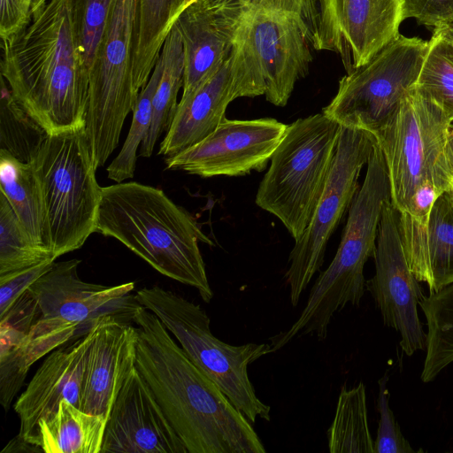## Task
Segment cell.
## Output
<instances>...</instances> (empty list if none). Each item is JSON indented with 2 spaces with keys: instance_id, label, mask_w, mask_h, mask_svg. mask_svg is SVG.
Wrapping results in <instances>:
<instances>
[{
  "instance_id": "43",
  "label": "cell",
  "mask_w": 453,
  "mask_h": 453,
  "mask_svg": "<svg viewBox=\"0 0 453 453\" xmlns=\"http://www.w3.org/2000/svg\"><path fill=\"white\" fill-rule=\"evenodd\" d=\"M441 29V28H440ZM444 34V33H443ZM449 38V37H448ZM450 41H452L451 39H449ZM453 42V41H452Z\"/></svg>"
},
{
  "instance_id": "2",
  "label": "cell",
  "mask_w": 453,
  "mask_h": 453,
  "mask_svg": "<svg viewBox=\"0 0 453 453\" xmlns=\"http://www.w3.org/2000/svg\"><path fill=\"white\" fill-rule=\"evenodd\" d=\"M2 46V77L13 98L48 134L84 127L88 70L71 0H42L26 28Z\"/></svg>"
},
{
  "instance_id": "40",
  "label": "cell",
  "mask_w": 453,
  "mask_h": 453,
  "mask_svg": "<svg viewBox=\"0 0 453 453\" xmlns=\"http://www.w3.org/2000/svg\"><path fill=\"white\" fill-rule=\"evenodd\" d=\"M448 160H449V165L450 172L452 173V178H453V128H452V132H451V135H450L449 142V147H448ZM452 187H453V185H452Z\"/></svg>"
},
{
  "instance_id": "39",
  "label": "cell",
  "mask_w": 453,
  "mask_h": 453,
  "mask_svg": "<svg viewBox=\"0 0 453 453\" xmlns=\"http://www.w3.org/2000/svg\"><path fill=\"white\" fill-rule=\"evenodd\" d=\"M32 453V452H43L42 449L39 446L34 445L24 438L17 434L12 438L5 447L1 450V453Z\"/></svg>"
},
{
  "instance_id": "8",
  "label": "cell",
  "mask_w": 453,
  "mask_h": 453,
  "mask_svg": "<svg viewBox=\"0 0 453 453\" xmlns=\"http://www.w3.org/2000/svg\"><path fill=\"white\" fill-rule=\"evenodd\" d=\"M341 126L323 113L289 124L258 185L255 203L299 241L326 187Z\"/></svg>"
},
{
  "instance_id": "10",
  "label": "cell",
  "mask_w": 453,
  "mask_h": 453,
  "mask_svg": "<svg viewBox=\"0 0 453 453\" xmlns=\"http://www.w3.org/2000/svg\"><path fill=\"white\" fill-rule=\"evenodd\" d=\"M452 128L453 116L414 86L374 134L385 157L391 201L400 213L425 184L443 191L452 188L448 160Z\"/></svg>"
},
{
  "instance_id": "15",
  "label": "cell",
  "mask_w": 453,
  "mask_h": 453,
  "mask_svg": "<svg viewBox=\"0 0 453 453\" xmlns=\"http://www.w3.org/2000/svg\"><path fill=\"white\" fill-rule=\"evenodd\" d=\"M375 273L365 281L385 326L399 333L403 352L425 350L426 333L418 305L424 298L419 280L406 260L399 227V212L392 202L383 210L373 256Z\"/></svg>"
},
{
  "instance_id": "26",
  "label": "cell",
  "mask_w": 453,
  "mask_h": 453,
  "mask_svg": "<svg viewBox=\"0 0 453 453\" xmlns=\"http://www.w3.org/2000/svg\"><path fill=\"white\" fill-rule=\"evenodd\" d=\"M0 191L8 199L32 241L49 250L42 203L31 165L22 163L7 151L0 150Z\"/></svg>"
},
{
  "instance_id": "37",
  "label": "cell",
  "mask_w": 453,
  "mask_h": 453,
  "mask_svg": "<svg viewBox=\"0 0 453 453\" xmlns=\"http://www.w3.org/2000/svg\"><path fill=\"white\" fill-rule=\"evenodd\" d=\"M54 262L48 261L0 275V316L4 315L22 294L51 267Z\"/></svg>"
},
{
  "instance_id": "32",
  "label": "cell",
  "mask_w": 453,
  "mask_h": 453,
  "mask_svg": "<svg viewBox=\"0 0 453 453\" xmlns=\"http://www.w3.org/2000/svg\"><path fill=\"white\" fill-rule=\"evenodd\" d=\"M415 86L453 116V42L433 30Z\"/></svg>"
},
{
  "instance_id": "16",
  "label": "cell",
  "mask_w": 453,
  "mask_h": 453,
  "mask_svg": "<svg viewBox=\"0 0 453 453\" xmlns=\"http://www.w3.org/2000/svg\"><path fill=\"white\" fill-rule=\"evenodd\" d=\"M288 125L273 118L227 119L198 143L170 157L165 168L203 178L264 171Z\"/></svg>"
},
{
  "instance_id": "3",
  "label": "cell",
  "mask_w": 453,
  "mask_h": 453,
  "mask_svg": "<svg viewBox=\"0 0 453 453\" xmlns=\"http://www.w3.org/2000/svg\"><path fill=\"white\" fill-rule=\"evenodd\" d=\"M96 232L115 238L161 274L195 288L205 303L211 301L198 243L213 242L162 189L136 181L101 187Z\"/></svg>"
},
{
  "instance_id": "12",
  "label": "cell",
  "mask_w": 453,
  "mask_h": 453,
  "mask_svg": "<svg viewBox=\"0 0 453 453\" xmlns=\"http://www.w3.org/2000/svg\"><path fill=\"white\" fill-rule=\"evenodd\" d=\"M428 41L399 35L370 61L342 77L322 113L340 126L374 134L415 86Z\"/></svg>"
},
{
  "instance_id": "18",
  "label": "cell",
  "mask_w": 453,
  "mask_h": 453,
  "mask_svg": "<svg viewBox=\"0 0 453 453\" xmlns=\"http://www.w3.org/2000/svg\"><path fill=\"white\" fill-rule=\"evenodd\" d=\"M246 0H196L175 21L184 50L182 96L194 91L228 58Z\"/></svg>"
},
{
  "instance_id": "14",
  "label": "cell",
  "mask_w": 453,
  "mask_h": 453,
  "mask_svg": "<svg viewBox=\"0 0 453 453\" xmlns=\"http://www.w3.org/2000/svg\"><path fill=\"white\" fill-rule=\"evenodd\" d=\"M403 0H310L311 46L336 53L349 73L400 35Z\"/></svg>"
},
{
  "instance_id": "25",
  "label": "cell",
  "mask_w": 453,
  "mask_h": 453,
  "mask_svg": "<svg viewBox=\"0 0 453 453\" xmlns=\"http://www.w3.org/2000/svg\"><path fill=\"white\" fill-rule=\"evenodd\" d=\"M159 59L162 73L153 97L151 124L139 151L143 157L152 155L157 141L169 129L179 104L177 96L183 86L184 50L175 23L165 40Z\"/></svg>"
},
{
  "instance_id": "13",
  "label": "cell",
  "mask_w": 453,
  "mask_h": 453,
  "mask_svg": "<svg viewBox=\"0 0 453 453\" xmlns=\"http://www.w3.org/2000/svg\"><path fill=\"white\" fill-rule=\"evenodd\" d=\"M376 143L369 132L341 126L329 176L312 219L288 257L284 275L296 307L324 263L327 242L359 189L358 178Z\"/></svg>"
},
{
  "instance_id": "36",
  "label": "cell",
  "mask_w": 453,
  "mask_h": 453,
  "mask_svg": "<svg viewBox=\"0 0 453 453\" xmlns=\"http://www.w3.org/2000/svg\"><path fill=\"white\" fill-rule=\"evenodd\" d=\"M404 19L418 25L441 28L453 25V0H403Z\"/></svg>"
},
{
  "instance_id": "11",
  "label": "cell",
  "mask_w": 453,
  "mask_h": 453,
  "mask_svg": "<svg viewBox=\"0 0 453 453\" xmlns=\"http://www.w3.org/2000/svg\"><path fill=\"white\" fill-rule=\"evenodd\" d=\"M138 0H116L88 72L84 130L96 168L104 165L119 145L127 114L139 92L133 75Z\"/></svg>"
},
{
  "instance_id": "35",
  "label": "cell",
  "mask_w": 453,
  "mask_h": 453,
  "mask_svg": "<svg viewBox=\"0 0 453 453\" xmlns=\"http://www.w3.org/2000/svg\"><path fill=\"white\" fill-rule=\"evenodd\" d=\"M388 374H384L379 381L377 409L380 421L374 441V453H415L409 441L401 432L389 405V391L387 384Z\"/></svg>"
},
{
  "instance_id": "9",
  "label": "cell",
  "mask_w": 453,
  "mask_h": 453,
  "mask_svg": "<svg viewBox=\"0 0 453 453\" xmlns=\"http://www.w3.org/2000/svg\"><path fill=\"white\" fill-rule=\"evenodd\" d=\"M135 301L152 311L188 357L251 422L271 419V407L256 394L248 366L273 352L270 343L231 345L213 335L211 320L199 305L159 286L142 288Z\"/></svg>"
},
{
  "instance_id": "33",
  "label": "cell",
  "mask_w": 453,
  "mask_h": 453,
  "mask_svg": "<svg viewBox=\"0 0 453 453\" xmlns=\"http://www.w3.org/2000/svg\"><path fill=\"white\" fill-rule=\"evenodd\" d=\"M116 0H71L78 43L89 72Z\"/></svg>"
},
{
  "instance_id": "7",
  "label": "cell",
  "mask_w": 453,
  "mask_h": 453,
  "mask_svg": "<svg viewBox=\"0 0 453 453\" xmlns=\"http://www.w3.org/2000/svg\"><path fill=\"white\" fill-rule=\"evenodd\" d=\"M29 164L42 203L46 244L57 259L96 232L101 187L84 127L49 134Z\"/></svg>"
},
{
  "instance_id": "29",
  "label": "cell",
  "mask_w": 453,
  "mask_h": 453,
  "mask_svg": "<svg viewBox=\"0 0 453 453\" xmlns=\"http://www.w3.org/2000/svg\"><path fill=\"white\" fill-rule=\"evenodd\" d=\"M2 85L0 150L29 164L49 134L13 98L4 81Z\"/></svg>"
},
{
  "instance_id": "22",
  "label": "cell",
  "mask_w": 453,
  "mask_h": 453,
  "mask_svg": "<svg viewBox=\"0 0 453 453\" xmlns=\"http://www.w3.org/2000/svg\"><path fill=\"white\" fill-rule=\"evenodd\" d=\"M232 101L227 58L194 91L181 96L158 155H176L206 138L226 119Z\"/></svg>"
},
{
  "instance_id": "38",
  "label": "cell",
  "mask_w": 453,
  "mask_h": 453,
  "mask_svg": "<svg viewBox=\"0 0 453 453\" xmlns=\"http://www.w3.org/2000/svg\"><path fill=\"white\" fill-rule=\"evenodd\" d=\"M29 0H0V37L2 42L19 35L31 21Z\"/></svg>"
},
{
  "instance_id": "42",
  "label": "cell",
  "mask_w": 453,
  "mask_h": 453,
  "mask_svg": "<svg viewBox=\"0 0 453 453\" xmlns=\"http://www.w3.org/2000/svg\"><path fill=\"white\" fill-rule=\"evenodd\" d=\"M196 0H184L182 11Z\"/></svg>"
},
{
  "instance_id": "41",
  "label": "cell",
  "mask_w": 453,
  "mask_h": 453,
  "mask_svg": "<svg viewBox=\"0 0 453 453\" xmlns=\"http://www.w3.org/2000/svg\"><path fill=\"white\" fill-rule=\"evenodd\" d=\"M32 5L33 11L37 7V5L42 1V0H29Z\"/></svg>"
},
{
  "instance_id": "31",
  "label": "cell",
  "mask_w": 453,
  "mask_h": 453,
  "mask_svg": "<svg viewBox=\"0 0 453 453\" xmlns=\"http://www.w3.org/2000/svg\"><path fill=\"white\" fill-rule=\"evenodd\" d=\"M162 73L158 58L150 80L140 92L133 110V119L128 134L119 153L106 168L107 177L123 182L134 176L137 150L146 137L152 119V102Z\"/></svg>"
},
{
  "instance_id": "19",
  "label": "cell",
  "mask_w": 453,
  "mask_h": 453,
  "mask_svg": "<svg viewBox=\"0 0 453 453\" xmlns=\"http://www.w3.org/2000/svg\"><path fill=\"white\" fill-rule=\"evenodd\" d=\"M94 322L67 346L49 353L13 408L19 419V435L37 445L38 423L52 416L63 400L81 408L82 383Z\"/></svg>"
},
{
  "instance_id": "6",
  "label": "cell",
  "mask_w": 453,
  "mask_h": 453,
  "mask_svg": "<svg viewBox=\"0 0 453 453\" xmlns=\"http://www.w3.org/2000/svg\"><path fill=\"white\" fill-rule=\"evenodd\" d=\"M79 259L54 262L28 290L37 304V319L24 345L0 355V374L9 383L23 385L30 367L71 340L82 326L113 314L124 319L139 304L130 293L134 282L104 286L82 280Z\"/></svg>"
},
{
  "instance_id": "5",
  "label": "cell",
  "mask_w": 453,
  "mask_h": 453,
  "mask_svg": "<svg viewBox=\"0 0 453 453\" xmlns=\"http://www.w3.org/2000/svg\"><path fill=\"white\" fill-rule=\"evenodd\" d=\"M366 165L364 182L349 208L337 251L316 279L297 319L270 338L273 352L296 337L311 335L325 340L334 315L347 304H360L365 291V265L373 258L382 212L392 202L388 172L377 142Z\"/></svg>"
},
{
  "instance_id": "24",
  "label": "cell",
  "mask_w": 453,
  "mask_h": 453,
  "mask_svg": "<svg viewBox=\"0 0 453 453\" xmlns=\"http://www.w3.org/2000/svg\"><path fill=\"white\" fill-rule=\"evenodd\" d=\"M184 0H138L133 75L140 93L148 83L165 40L182 12Z\"/></svg>"
},
{
  "instance_id": "4",
  "label": "cell",
  "mask_w": 453,
  "mask_h": 453,
  "mask_svg": "<svg viewBox=\"0 0 453 453\" xmlns=\"http://www.w3.org/2000/svg\"><path fill=\"white\" fill-rule=\"evenodd\" d=\"M228 58L231 94L285 106L312 62L309 0H246Z\"/></svg>"
},
{
  "instance_id": "28",
  "label": "cell",
  "mask_w": 453,
  "mask_h": 453,
  "mask_svg": "<svg viewBox=\"0 0 453 453\" xmlns=\"http://www.w3.org/2000/svg\"><path fill=\"white\" fill-rule=\"evenodd\" d=\"M327 445L331 453H374L363 382L342 388L334 417L327 430Z\"/></svg>"
},
{
  "instance_id": "30",
  "label": "cell",
  "mask_w": 453,
  "mask_h": 453,
  "mask_svg": "<svg viewBox=\"0 0 453 453\" xmlns=\"http://www.w3.org/2000/svg\"><path fill=\"white\" fill-rule=\"evenodd\" d=\"M55 260L49 250L32 241L0 191V275Z\"/></svg>"
},
{
  "instance_id": "27",
  "label": "cell",
  "mask_w": 453,
  "mask_h": 453,
  "mask_svg": "<svg viewBox=\"0 0 453 453\" xmlns=\"http://www.w3.org/2000/svg\"><path fill=\"white\" fill-rule=\"evenodd\" d=\"M419 306L427 327L420 378L427 383L453 362V283L425 296Z\"/></svg>"
},
{
  "instance_id": "23",
  "label": "cell",
  "mask_w": 453,
  "mask_h": 453,
  "mask_svg": "<svg viewBox=\"0 0 453 453\" xmlns=\"http://www.w3.org/2000/svg\"><path fill=\"white\" fill-rule=\"evenodd\" d=\"M106 421L63 400L52 416L39 421L37 445L45 453H100Z\"/></svg>"
},
{
  "instance_id": "34",
  "label": "cell",
  "mask_w": 453,
  "mask_h": 453,
  "mask_svg": "<svg viewBox=\"0 0 453 453\" xmlns=\"http://www.w3.org/2000/svg\"><path fill=\"white\" fill-rule=\"evenodd\" d=\"M37 319V304L27 289L0 316V355L20 349Z\"/></svg>"
},
{
  "instance_id": "21",
  "label": "cell",
  "mask_w": 453,
  "mask_h": 453,
  "mask_svg": "<svg viewBox=\"0 0 453 453\" xmlns=\"http://www.w3.org/2000/svg\"><path fill=\"white\" fill-rule=\"evenodd\" d=\"M399 227L408 265L429 293L453 283V187L438 196L424 222L399 213Z\"/></svg>"
},
{
  "instance_id": "20",
  "label": "cell",
  "mask_w": 453,
  "mask_h": 453,
  "mask_svg": "<svg viewBox=\"0 0 453 453\" xmlns=\"http://www.w3.org/2000/svg\"><path fill=\"white\" fill-rule=\"evenodd\" d=\"M135 326L113 314L94 321L88 350L81 408L106 418L127 372L135 364Z\"/></svg>"
},
{
  "instance_id": "1",
  "label": "cell",
  "mask_w": 453,
  "mask_h": 453,
  "mask_svg": "<svg viewBox=\"0 0 453 453\" xmlns=\"http://www.w3.org/2000/svg\"><path fill=\"white\" fill-rule=\"evenodd\" d=\"M135 366L188 453H265L252 423L188 357L160 319L137 305Z\"/></svg>"
},
{
  "instance_id": "17",
  "label": "cell",
  "mask_w": 453,
  "mask_h": 453,
  "mask_svg": "<svg viewBox=\"0 0 453 453\" xmlns=\"http://www.w3.org/2000/svg\"><path fill=\"white\" fill-rule=\"evenodd\" d=\"M100 453H188L135 364L111 405Z\"/></svg>"
}]
</instances>
